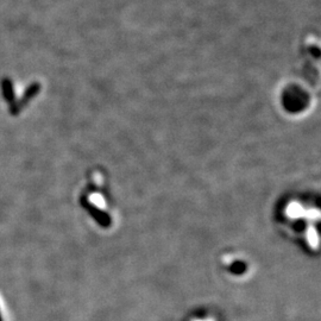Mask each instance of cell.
Segmentation results:
<instances>
[{
    "instance_id": "1",
    "label": "cell",
    "mask_w": 321,
    "mask_h": 321,
    "mask_svg": "<svg viewBox=\"0 0 321 321\" xmlns=\"http://www.w3.org/2000/svg\"><path fill=\"white\" fill-rule=\"evenodd\" d=\"M40 92V85L38 83H32V85L29 87V88L25 90L24 94H23L22 99L21 100H16L15 103H12L11 109H10V112H11L12 116H17L19 112L24 109L25 105H28L29 101L36 96Z\"/></svg>"
},
{
    "instance_id": "2",
    "label": "cell",
    "mask_w": 321,
    "mask_h": 321,
    "mask_svg": "<svg viewBox=\"0 0 321 321\" xmlns=\"http://www.w3.org/2000/svg\"><path fill=\"white\" fill-rule=\"evenodd\" d=\"M2 88H3V96H4L5 101L9 102L10 105L15 103L16 101V95H15V90L14 86H12V82L10 79H4L2 83Z\"/></svg>"
},
{
    "instance_id": "3",
    "label": "cell",
    "mask_w": 321,
    "mask_h": 321,
    "mask_svg": "<svg viewBox=\"0 0 321 321\" xmlns=\"http://www.w3.org/2000/svg\"><path fill=\"white\" fill-rule=\"evenodd\" d=\"M0 321H3V320H2V315H0Z\"/></svg>"
}]
</instances>
